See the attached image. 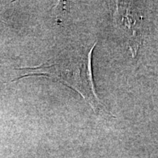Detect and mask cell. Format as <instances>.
Segmentation results:
<instances>
[{
	"label": "cell",
	"mask_w": 158,
	"mask_h": 158,
	"mask_svg": "<svg viewBox=\"0 0 158 158\" xmlns=\"http://www.w3.org/2000/svg\"><path fill=\"white\" fill-rule=\"evenodd\" d=\"M97 42L92 46L80 47L62 52L55 59L35 68H22L23 75L15 81L31 76L56 79L76 91L95 110L104 108L96 93L92 70V55Z\"/></svg>",
	"instance_id": "obj_1"
},
{
	"label": "cell",
	"mask_w": 158,
	"mask_h": 158,
	"mask_svg": "<svg viewBox=\"0 0 158 158\" xmlns=\"http://www.w3.org/2000/svg\"><path fill=\"white\" fill-rule=\"evenodd\" d=\"M113 20L135 57L143 40V15L130 2H114Z\"/></svg>",
	"instance_id": "obj_2"
}]
</instances>
